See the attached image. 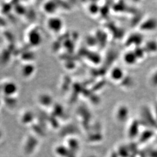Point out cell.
Here are the masks:
<instances>
[{
    "instance_id": "obj_1",
    "label": "cell",
    "mask_w": 157,
    "mask_h": 157,
    "mask_svg": "<svg viewBox=\"0 0 157 157\" xmlns=\"http://www.w3.org/2000/svg\"><path fill=\"white\" fill-rule=\"evenodd\" d=\"M63 25V22L61 18L58 17H50L47 23L48 28L54 33L60 32L62 29Z\"/></svg>"
},
{
    "instance_id": "obj_2",
    "label": "cell",
    "mask_w": 157,
    "mask_h": 157,
    "mask_svg": "<svg viewBox=\"0 0 157 157\" xmlns=\"http://www.w3.org/2000/svg\"><path fill=\"white\" fill-rule=\"evenodd\" d=\"M124 60L126 63L131 65L134 64L137 62L136 60H137V57L136 54L128 52L125 55Z\"/></svg>"
},
{
    "instance_id": "obj_3",
    "label": "cell",
    "mask_w": 157,
    "mask_h": 157,
    "mask_svg": "<svg viewBox=\"0 0 157 157\" xmlns=\"http://www.w3.org/2000/svg\"><path fill=\"white\" fill-rule=\"evenodd\" d=\"M111 75L112 78H113V80H119L118 78H121L122 76V71L119 68H115L112 70Z\"/></svg>"
},
{
    "instance_id": "obj_4",
    "label": "cell",
    "mask_w": 157,
    "mask_h": 157,
    "mask_svg": "<svg viewBox=\"0 0 157 157\" xmlns=\"http://www.w3.org/2000/svg\"><path fill=\"white\" fill-rule=\"evenodd\" d=\"M1 137H2V134L1 132H0V139H1Z\"/></svg>"
}]
</instances>
